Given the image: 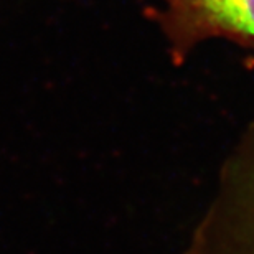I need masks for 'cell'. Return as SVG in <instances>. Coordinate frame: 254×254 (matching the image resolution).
Returning <instances> with one entry per match:
<instances>
[{
	"mask_svg": "<svg viewBox=\"0 0 254 254\" xmlns=\"http://www.w3.org/2000/svg\"><path fill=\"white\" fill-rule=\"evenodd\" d=\"M150 8L169 42L174 62L182 63L196 45L210 38H226L254 45V0H160Z\"/></svg>",
	"mask_w": 254,
	"mask_h": 254,
	"instance_id": "2",
	"label": "cell"
},
{
	"mask_svg": "<svg viewBox=\"0 0 254 254\" xmlns=\"http://www.w3.org/2000/svg\"><path fill=\"white\" fill-rule=\"evenodd\" d=\"M187 254H254V123L226 157Z\"/></svg>",
	"mask_w": 254,
	"mask_h": 254,
	"instance_id": "1",
	"label": "cell"
}]
</instances>
